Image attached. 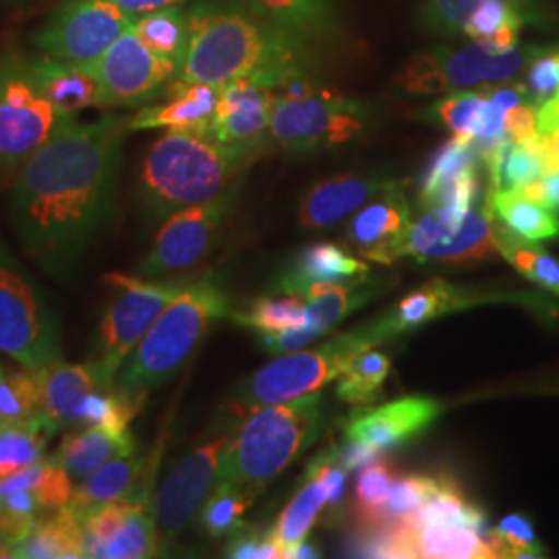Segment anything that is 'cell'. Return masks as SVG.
<instances>
[{
  "instance_id": "cell-1",
  "label": "cell",
  "mask_w": 559,
  "mask_h": 559,
  "mask_svg": "<svg viewBox=\"0 0 559 559\" xmlns=\"http://www.w3.org/2000/svg\"><path fill=\"white\" fill-rule=\"evenodd\" d=\"M127 133L122 117L69 120L21 164L9 218L46 274L69 278L112 218Z\"/></svg>"
},
{
  "instance_id": "cell-2",
  "label": "cell",
  "mask_w": 559,
  "mask_h": 559,
  "mask_svg": "<svg viewBox=\"0 0 559 559\" xmlns=\"http://www.w3.org/2000/svg\"><path fill=\"white\" fill-rule=\"evenodd\" d=\"M187 15L189 40L173 83L222 87L258 73L276 87L299 67L282 32L237 7L200 4Z\"/></svg>"
},
{
  "instance_id": "cell-3",
  "label": "cell",
  "mask_w": 559,
  "mask_h": 559,
  "mask_svg": "<svg viewBox=\"0 0 559 559\" xmlns=\"http://www.w3.org/2000/svg\"><path fill=\"white\" fill-rule=\"evenodd\" d=\"M255 152L233 147L210 131L168 129L141 162L140 200L147 221L233 193Z\"/></svg>"
},
{
  "instance_id": "cell-4",
  "label": "cell",
  "mask_w": 559,
  "mask_h": 559,
  "mask_svg": "<svg viewBox=\"0 0 559 559\" xmlns=\"http://www.w3.org/2000/svg\"><path fill=\"white\" fill-rule=\"evenodd\" d=\"M323 420L318 392L245 415L222 460V480L260 493L316 441Z\"/></svg>"
},
{
  "instance_id": "cell-5",
  "label": "cell",
  "mask_w": 559,
  "mask_h": 559,
  "mask_svg": "<svg viewBox=\"0 0 559 559\" xmlns=\"http://www.w3.org/2000/svg\"><path fill=\"white\" fill-rule=\"evenodd\" d=\"M226 316H230L228 297L216 282L182 286L122 365L117 385L145 394L158 390L179 373L212 325Z\"/></svg>"
},
{
  "instance_id": "cell-6",
  "label": "cell",
  "mask_w": 559,
  "mask_h": 559,
  "mask_svg": "<svg viewBox=\"0 0 559 559\" xmlns=\"http://www.w3.org/2000/svg\"><path fill=\"white\" fill-rule=\"evenodd\" d=\"M378 344L380 340L371 323H365L353 332L323 342L318 348L282 355L240 381L230 399V408L237 417H245L261 406L318 392L325 383L338 380L346 365L359 353Z\"/></svg>"
},
{
  "instance_id": "cell-7",
  "label": "cell",
  "mask_w": 559,
  "mask_h": 559,
  "mask_svg": "<svg viewBox=\"0 0 559 559\" xmlns=\"http://www.w3.org/2000/svg\"><path fill=\"white\" fill-rule=\"evenodd\" d=\"M362 131L359 104L320 87L300 67L274 87L270 135L290 152H311L323 145L355 140Z\"/></svg>"
},
{
  "instance_id": "cell-8",
  "label": "cell",
  "mask_w": 559,
  "mask_h": 559,
  "mask_svg": "<svg viewBox=\"0 0 559 559\" xmlns=\"http://www.w3.org/2000/svg\"><path fill=\"white\" fill-rule=\"evenodd\" d=\"M0 353L40 369L59 359V320L38 284L0 240Z\"/></svg>"
},
{
  "instance_id": "cell-9",
  "label": "cell",
  "mask_w": 559,
  "mask_h": 559,
  "mask_svg": "<svg viewBox=\"0 0 559 559\" xmlns=\"http://www.w3.org/2000/svg\"><path fill=\"white\" fill-rule=\"evenodd\" d=\"M78 117L62 115L46 98L27 57H0V168H20L60 127Z\"/></svg>"
},
{
  "instance_id": "cell-10",
  "label": "cell",
  "mask_w": 559,
  "mask_h": 559,
  "mask_svg": "<svg viewBox=\"0 0 559 559\" xmlns=\"http://www.w3.org/2000/svg\"><path fill=\"white\" fill-rule=\"evenodd\" d=\"M104 280L115 295L98 328V360L112 376H119L122 365L145 332L182 290V284L175 280L143 278L140 274L131 276L120 272L106 274Z\"/></svg>"
},
{
  "instance_id": "cell-11",
  "label": "cell",
  "mask_w": 559,
  "mask_h": 559,
  "mask_svg": "<svg viewBox=\"0 0 559 559\" xmlns=\"http://www.w3.org/2000/svg\"><path fill=\"white\" fill-rule=\"evenodd\" d=\"M524 64V52L500 48L491 40H477L462 50H429L408 60L400 73L402 90L411 94L462 92L477 85L512 80Z\"/></svg>"
},
{
  "instance_id": "cell-12",
  "label": "cell",
  "mask_w": 559,
  "mask_h": 559,
  "mask_svg": "<svg viewBox=\"0 0 559 559\" xmlns=\"http://www.w3.org/2000/svg\"><path fill=\"white\" fill-rule=\"evenodd\" d=\"M233 433H218L193 448L164 475L154 491L152 510L158 524L162 551L189 528L210 493L222 480V460Z\"/></svg>"
},
{
  "instance_id": "cell-13",
  "label": "cell",
  "mask_w": 559,
  "mask_h": 559,
  "mask_svg": "<svg viewBox=\"0 0 559 559\" xmlns=\"http://www.w3.org/2000/svg\"><path fill=\"white\" fill-rule=\"evenodd\" d=\"M133 17L110 0H64L34 36L41 55L96 64Z\"/></svg>"
},
{
  "instance_id": "cell-14",
  "label": "cell",
  "mask_w": 559,
  "mask_h": 559,
  "mask_svg": "<svg viewBox=\"0 0 559 559\" xmlns=\"http://www.w3.org/2000/svg\"><path fill=\"white\" fill-rule=\"evenodd\" d=\"M498 253V224L489 205L466 212L452 207L427 210L423 218L411 224L402 249V258L448 263L491 260Z\"/></svg>"
},
{
  "instance_id": "cell-15",
  "label": "cell",
  "mask_w": 559,
  "mask_h": 559,
  "mask_svg": "<svg viewBox=\"0 0 559 559\" xmlns=\"http://www.w3.org/2000/svg\"><path fill=\"white\" fill-rule=\"evenodd\" d=\"M235 195L182 207L170 214L156 235L138 274L160 280L195 267L214 249L222 226L230 214Z\"/></svg>"
},
{
  "instance_id": "cell-16",
  "label": "cell",
  "mask_w": 559,
  "mask_h": 559,
  "mask_svg": "<svg viewBox=\"0 0 559 559\" xmlns=\"http://www.w3.org/2000/svg\"><path fill=\"white\" fill-rule=\"evenodd\" d=\"M78 514L85 558L145 559L160 556V535L152 510V498L110 501Z\"/></svg>"
},
{
  "instance_id": "cell-17",
  "label": "cell",
  "mask_w": 559,
  "mask_h": 559,
  "mask_svg": "<svg viewBox=\"0 0 559 559\" xmlns=\"http://www.w3.org/2000/svg\"><path fill=\"white\" fill-rule=\"evenodd\" d=\"M92 67L102 83L104 106L112 108L147 104L177 75V62L152 52L133 32V23Z\"/></svg>"
},
{
  "instance_id": "cell-18",
  "label": "cell",
  "mask_w": 559,
  "mask_h": 559,
  "mask_svg": "<svg viewBox=\"0 0 559 559\" xmlns=\"http://www.w3.org/2000/svg\"><path fill=\"white\" fill-rule=\"evenodd\" d=\"M218 102L210 133L216 140L258 152L270 131L274 108V85L258 73L242 75L218 87Z\"/></svg>"
},
{
  "instance_id": "cell-19",
  "label": "cell",
  "mask_w": 559,
  "mask_h": 559,
  "mask_svg": "<svg viewBox=\"0 0 559 559\" xmlns=\"http://www.w3.org/2000/svg\"><path fill=\"white\" fill-rule=\"evenodd\" d=\"M41 369V429L55 438L67 427L80 425L81 411L87 399L117 383L102 360L64 362L50 360Z\"/></svg>"
},
{
  "instance_id": "cell-20",
  "label": "cell",
  "mask_w": 559,
  "mask_h": 559,
  "mask_svg": "<svg viewBox=\"0 0 559 559\" xmlns=\"http://www.w3.org/2000/svg\"><path fill=\"white\" fill-rule=\"evenodd\" d=\"M441 411L440 402L427 396L385 402L344 420V440L360 441L378 452H390L425 433L438 420Z\"/></svg>"
},
{
  "instance_id": "cell-21",
  "label": "cell",
  "mask_w": 559,
  "mask_h": 559,
  "mask_svg": "<svg viewBox=\"0 0 559 559\" xmlns=\"http://www.w3.org/2000/svg\"><path fill=\"white\" fill-rule=\"evenodd\" d=\"M411 224V207L396 185L360 207L346 228V245L365 260L390 265L402 258Z\"/></svg>"
},
{
  "instance_id": "cell-22",
  "label": "cell",
  "mask_w": 559,
  "mask_h": 559,
  "mask_svg": "<svg viewBox=\"0 0 559 559\" xmlns=\"http://www.w3.org/2000/svg\"><path fill=\"white\" fill-rule=\"evenodd\" d=\"M392 187H396L392 180L357 175L321 180L300 201L299 222L305 228H328L357 214L362 205Z\"/></svg>"
},
{
  "instance_id": "cell-23",
  "label": "cell",
  "mask_w": 559,
  "mask_h": 559,
  "mask_svg": "<svg viewBox=\"0 0 559 559\" xmlns=\"http://www.w3.org/2000/svg\"><path fill=\"white\" fill-rule=\"evenodd\" d=\"M27 62L34 78L40 83L41 92L62 115L78 117L81 110L104 106V92L94 67L67 62L48 55L27 57Z\"/></svg>"
},
{
  "instance_id": "cell-24",
  "label": "cell",
  "mask_w": 559,
  "mask_h": 559,
  "mask_svg": "<svg viewBox=\"0 0 559 559\" xmlns=\"http://www.w3.org/2000/svg\"><path fill=\"white\" fill-rule=\"evenodd\" d=\"M468 305H473L468 290L445 280L436 278L423 284L415 293L406 295L392 311L373 321L371 328L381 344L383 340L411 332L427 321L438 320L441 316H448Z\"/></svg>"
},
{
  "instance_id": "cell-25",
  "label": "cell",
  "mask_w": 559,
  "mask_h": 559,
  "mask_svg": "<svg viewBox=\"0 0 559 559\" xmlns=\"http://www.w3.org/2000/svg\"><path fill=\"white\" fill-rule=\"evenodd\" d=\"M147 466L150 456H143L140 450L106 462L98 471L75 483L71 506L78 512H87L110 501L154 498L150 483L145 485Z\"/></svg>"
},
{
  "instance_id": "cell-26",
  "label": "cell",
  "mask_w": 559,
  "mask_h": 559,
  "mask_svg": "<svg viewBox=\"0 0 559 559\" xmlns=\"http://www.w3.org/2000/svg\"><path fill=\"white\" fill-rule=\"evenodd\" d=\"M175 98L160 106H147L129 119V131L147 129H193L210 131L221 90L205 83H173Z\"/></svg>"
},
{
  "instance_id": "cell-27",
  "label": "cell",
  "mask_w": 559,
  "mask_h": 559,
  "mask_svg": "<svg viewBox=\"0 0 559 559\" xmlns=\"http://www.w3.org/2000/svg\"><path fill=\"white\" fill-rule=\"evenodd\" d=\"M369 265L334 242H313L305 247L280 278L278 290L302 295L316 282L365 280Z\"/></svg>"
},
{
  "instance_id": "cell-28",
  "label": "cell",
  "mask_w": 559,
  "mask_h": 559,
  "mask_svg": "<svg viewBox=\"0 0 559 559\" xmlns=\"http://www.w3.org/2000/svg\"><path fill=\"white\" fill-rule=\"evenodd\" d=\"M133 452H138V441L131 431L115 433L104 427H80L62 438L52 456L69 471L73 480H81L106 462Z\"/></svg>"
},
{
  "instance_id": "cell-29",
  "label": "cell",
  "mask_w": 559,
  "mask_h": 559,
  "mask_svg": "<svg viewBox=\"0 0 559 559\" xmlns=\"http://www.w3.org/2000/svg\"><path fill=\"white\" fill-rule=\"evenodd\" d=\"M411 558L496 559L498 554L489 537L460 524H423L406 526Z\"/></svg>"
},
{
  "instance_id": "cell-30",
  "label": "cell",
  "mask_w": 559,
  "mask_h": 559,
  "mask_svg": "<svg viewBox=\"0 0 559 559\" xmlns=\"http://www.w3.org/2000/svg\"><path fill=\"white\" fill-rule=\"evenodd\" d=\"M9 558L17 559H80L83 535L78 510L67 503L57 512L41 516L23 539L11 547Z\"/></svg>"
},
{
  "instance_id": "cell-31",
  "label": "cell",
  "mask_w": 559,
  "mask_h": 559,
  "mask_svg": "<svg viewBox=\"0 0 559 559\" xmlns=\"http://www.w3.org/2000/svg\"><path fill=\"white\" fill-rule=\"evenodd\" d=\"M400 524L406 526H423V524H460L477 528L483 535H489L485 531V514L473 501H468L466 493L460 489L459 483L448 477L438 475L433 477V485L419 508L413 512V516Z\"/></svg>"
},
{
  "instance_id": "cell-32",
  "label": "cell",
  "mask_w": 559,
  "mask_h": 559,
  "mask_svg": "<svg viewBox=\"0 0 559 559\" xmlns=\"http://www.w3.org/2000/svg\"><path fill=\"white\" fill-rule=\"evenodd\" d=\"M493 216L520 239L543 240L559 237V218L537 201L522 198L519 191H493L487 201Z\"/></svg>"
},
{
  "instance_id": "cell-33",
  "label": "cell",
  "mask_w": 559,
  "mask_h": 559,
  "mask_svg": "<svg viewBox=\"0 0 559 559\" xmlns=\"http://www.w3.org/2000/svg\"><path fill=\"white\" fill-rule=\"evenodd\" d=\"M0 487L23 489L38 501L44 514L57 512L71 503L75 480L55 456L41 459L15 475L0 479Z\"/></svg>"
},
{
  "instance_id": "cell-34",
  "label": "cell",
  "mask_w": 559,
  "mask_h": 559,
  "mask_svg": "<svg viewBox=\"0 0 559 559\" xmlns=\"http://www.w3.org/2000/svg\"><path fill=\"white\" fill-rule=\"evenodd\" d=\"M258 493L240 487L233 480H221L200 512L203 533L212 539L233 537L245 526V514L253 506Z\"/></svg>"
},
{
  "instance_id": "cell-35",
  "label": "cell",
  "mask_w": 559,
  "mask_h": 559,
  "mask_svg": "<svg viewBox=\"0 0 559 559\" xmlns=\"http://www.w3.org/2000/svg\"><path fill=\"white\" fill-rule=\"evenodd\" d=\"M133 32L152 52L175 60L179 69L189 40V15L179 4L164 7L133 20Z\"/></svg>"
},
{
  "instance_id": "cell-36",
  "label": "cell",
  "mask_w": 559,
  "mask_h": 559,
  "mask_svg": "<svg viewBox=\"0 0 559 559\" xmlns=\"http://www.w3.org/2000/svg\"><path fill=\"white\" fill-rule=\"evenodd\" d=\"M41 369H27L0 376V425H40Z\"/></svg>"
},
{
  "instance_id": "cell-37",
  "label": "cell",
  "mask_w": 559,
  "mask_h": 559,
  "mask_svg": "<svg viewBox=\"0 0 559 559\" xmlns=\"http://www.w3.org/2000/svg\"><path fill=\"white\" fill-rule=\"evenodd\" d=\"M302 297L307 300V323L325 336L336 323L357 311L369 299V293L344 282H316Z\"/></svg>"
},
{
  "instance_id": "cell-38",
  "label": "cell",
  "mask_w": 559,
  "mask_h": 559,
  "mask_svg": "<svg viewBox=\"0 0 559 559\" xmlns=\"http://www.w3.org/2000/svg\"><path fill=\"white\" fill-rule=\"evenodd\" d=\"M325 501H328L325 491H323L320 480L307 477V483L295 493V498L288 501V506L280 512L272 533L282 545L286 558H288L290 549H295L299 543L307 540L313 524L320 519Z\"/></svg>"
},
{
  "instance_id": "cell-39",
  "label": "cell",
  "mask_w": 559,
  "mask_h": 559,
  "mask_svg": "<svg viewBox=\"0 0 559 559\" xmlns=\"http://www.w3.org/2000/svg\"><path fill=\"white\" fill-rule=\"evenodd\" d=\"M230 318L260 336H274L307 323V305L302 295L284 293L280 297L253 300L247 309L230 313Z\"/></svg>"
},
{
  "instance_id": "cell-40",
  "label": "cell",
  "mask_w": 559,
  "mask_h": 559,
  "mask_svg": "<svg viewBox=\"0 0 559 559\" xmlns=\"http://www.w3.org/2000/svg\"><path fill=\"white\" fill-rule=\"evenodd\" d=\"M392 360L373 348H367L359 353L355 359L346 365V369L340 373L338 399L346 404H371L380 396L381 388L390 376Z\"/></svg>"
},
{
  "instance_id": "cell-41",
  "label": "cell",
  "mask_w": 559,
  "mask_h": 559,
  "mask_svg": "<svg viewBox=\"0 0 559 559\" xmlns=\"http://www.w3.org/2000/svg\"><path fill=\"white\" fill-rule=\"evenodd\" d=\"M399 466L390 459L376 460L369 466L360 468L355 498H353V516L359 522L360 528H376L380 519L381 508L388 500L394 483L399 479Z\"/></svg>"
},
{
  "instance_id": "cell-42",
  "label": "cell",
  "mask_w": 559,
  "mask_h": 559,
  "mask_svg": "<svg viewBox=\"0 0 559 559\" xmlns=\"http://www.w3.org/2000/svg\"><path fill=\"white\" fill-rule=\"evenodd\" d=\"M477 160H479V154L475 150L473 140L454 135L452 140L445 141L433 154V160L429 164L425 179L420 182V207L427 210L441 187H445L450 180L459 177L464 168L477 164Z\"/></svg>"
},
{
  "instance_id": "cell-43",
  "label": "cell",
  "mask_w": 559,
  "mask_h": 559,
  "mask_svg": "<svg viewBox=\"0 0 559 559\" xmlns=\"http://www.w3.org/2000/svg\"><path fill=\"white\" fill-rule=\"evenodd\" d=\"M500 253L510 261L522 276L551 290L559 297V261L545 251L528 245V240L520 239L506 226H498Z\"/></svg>"
},
{
  "instance_id": "cell-44",
  "label": "cell",
  "mask_w": 559,
  "mask_h": 559,
  "mask_svg": "<svg viewBox=\"0 0 559 559\" xmlns=\"http://www.w3.org/2000/svg\"><path fill=\"white\" fill-rule=\"evenodd\" d=\"M48 440L40 425H0V479L44 459Z\"/></svg>"
},
{
  "instance_id": "cell-45",
  "label": "cell",
  "mask_w": 559,
  "mask_h": 559,
  "mask_svg": "<svg viewBox=\"0 0 559 559\" xmlns=\"http://www.w3.org/2000/svg\"><path fill=\"white\" fill-rule=\"evenodd\" d=\"M433 477L427 475H400L381 508L376 528L392 526L411 519L413 512L419 508L420 501L429 493Z\"/></svg>"
},
{
  "instance_id": "cell-46",
  "label": "cell",
  "mask_w": 559,
  "mask_h": 559,
  "mask_svg": "<svg viewBox=\"0 0 559 559\" xmlns=\"http://www.w3.org/2000/svg\"><path fill=\"white\" fill-rule=\"evenodd\" d=\"M487 537L498 558H543V549L531 522L520 514L506 516L493 531H489Z\"/></svg>"
},
{
  "instance_id": "cell-47",
  "label": "cell",
  "mask_w": 559,
  "mask_h": 559,
  "mask_svg": "<svg viewBox=\"0 0 559 559\" xmlns=\"http://www.w3.org/2000/svg\"><path fill=\"white\" fill-rule=\"evenodd\" d=\"M487 96L485 92H452L448 98L436 106V117L441 124H445L454 135L473 140L475 127L480 119V112L485 108Z\"/></svg>"
},
{
  "instance_id": "cell-48",
  "label": "cell",
  "mask_w": 559,
  "mask_h": 559,
  "mask_svg": "<svg viewBox=\"0 0 559 559\" xmlns=\"http://www.w3.org/2000/svg\"><path fill=\"white\" fill-rule=\"evenodd\" d=\"M261 15L282 27L305 29L323 17V0H249Z\"/></svg>"
},
{
  "instance_id": "cell-49",
  "label": "cell",
  "mask_w": 559,
  "mask_h": 559,
  "mask_svg": "<svg viewBox=\"0 0 559 559\" xmlns=\"http://www.w3.org/2000/svg\"><path fill=\"white\" fill-rule=\"evenodd\" d=\"M506 25H520L514 2L485 0L471 13V17L464 23L462 32L473 40H489Z\"/></svg>"
},
{
  "instance_id": "cell-50",
  "label": "cell",
  "mask_w": 559,
  "mask_h": 559,
  "mask_svg": "<svg viewBox=\"0 0 559 559\" xmlns=\"http://www.w3.org/2000/svg\"><path fill=\"white\" fill-rule=\"evenodd\" d=\"M346 475L348 471L340 464L336 448L323 450L318 456L309 462L307 466V477L320 480L323 491H325V506L330 508H338L344 501L346 493Z\"/></svg>"
},
{
  "instance_id": "cell-51",
  "label": "cell",
  "mask_w": 559,
  "mask_h": 559,
  "mask_svg": "<svg viewBox=\"0 0 559 559\" xmlns=\"http://www.w3.org/2000/svg\"><path fill=\"white\" fill-rule=\"evenodd\" d=\"M226 558L235 559H282L286 558L274 533L242 526L226 545Z\"/></svg>"
},
{
  "instance_id": "cell-52",
  "label": "cell",
  "mask_w": 559,
  "mask_h": 559,
  "mask_svg": "<svg viewBox=\"0 0 559 559\" xmlns=\"http://www.w3.org/2000/svg\"><path fill=\"white\" fill-rule=\"evenodd\" d=\"M559 87V52H547L539 55L531 62L528 80H526V92L543 104L549 100Z\"/></svg>"
},
{
  "instance_id": "cell-53",
  "label": "cell",
  "mask_w": 559,
  "mask_h": 559,
  "mask_svg": "<svg viewBox=\"0 0 559 559\" xmlns=\"http://www.w3.org/2000/svg\"><path fill=\"white\" fill-rule=\"evenodd\" d=\"M485 0H429V20L443 32H462L471 13ZM514 2V0H508Z\"/></svg>"
},
{
  "instance_id": "cell-54",
  "label": "cell",
  "mask_w": 559,
  "mask_h": 559,
  "mask_svg": "<svg viewBox=\"0 0 559 559\" xmlns=\"http://www.w3.org/2000/svg\"><path fill=\"white\" fill-rule=\"evenodd\" d=\"M503 131L510 138V141L533 140L539 135L537 129V110L531 104H519L510 110H506L503 117Z\"/></svg>"
},
{
  "instance_id": "cell-55",
  "label": "cell",
  "mask_w": 559,
  "mask_h": 559,
  "mask_svg": "<svg viewBox=\"0 0 559 559\" xmlns=\"http://www.w3.org/2000/svg\"><path fill=\"white\" fill-rule=\"evenodd\" d=\"M510 191H519L520 195L526 200L537 201L549 210H558L559 173H543L539 179L528 180L519 189H510Z\"/></svg>"
},
{
  "instance_id": "cell-56",
  "label": "cell",
  "mask_w": 559,
  "mask_h": 559,
  "mask_svg": "<svg viewBox=\"0 0 559 559\" xmlns=\"http://www.w3.org/2000/svg\"><path fill=\"white\" fill-rule=\"evenodd\" d=\"M336 454H338L340 464L353 473V471H359L369 466L371 462L381 459V452L360 443V441L344 440V443L336 448Z\"/></svg>"
},
{
  "instance_id": "cell-57",
  "label": "cell",
  "mask_w": 559,
  "mask_h": 559,
  "mask_svg": "<svg viewBox=\"0 0 559 559\" xmlns=\"http://www.w3.org/2000/svg\"><path fill=\"white\" fill-rule=\"evenodd\" d=\"M537 145L545 173H559V129L539 133Z\"/></svg>"
},
{
  "instance_id": "cell-58",
  "label": "cell",
  "mask_w": 559,
  "mask_h": 559,
  "mask_svg": "<svg viewBox=\"0 0 559 559\" xmlns=\"http://www.w3.org/2000/svg\"><path fill=\"white\" fill-rule=\"evenodd\" d=\"M110 2H115L124 13H129L135 20L140 15L158 11V9H164V7L180 4L182 0H110Z\"/></svg>"
},
{
  "instance_id": "cell-59",
  "label": "cell",
  "mask_w": 559,
  "mask_h": 559,
  "mask_svg": "<svg viewBox=\"0 0 559 559\" xmlns=\"http://www.w3.org/2000/svg\"><path fill=\"white\" fill-rule=\"evenodd\" d=\"M537 129L539 133H549L559 129V87L549 100L540 104L537 110Z\"/></svg>"
},
{
  "instance_id": "cell-60",
  "label": "cell",
  "mask_w": 559,
  "mask_h": 559,
  "mask_svg": "<svg viewBox=\"0 0 559 559\" xmlns=\"http://www.w3.org/2000/svg\"><path fill=\"white\" fill-rule=\"evenodd\" d=\"M320 556V551L313 547V545H309L307 540H302L299 543L295 549H290V554H288V558L293 559H311L318 558Z\"/></svg>"
},
{
  "instance_id": "cell-61",
  "label": "cell",
  "mask_w": 559,
  "mask_h": 559,
  "mask_svg": "<svg viewBox=\"0 0 559 559\" xmlns=\"http://www.w3.org/2000/svg\"><path fill=\"white\" fill-rule=\"evenodd\" d=\"M0 376H2V369H0Z\"/></svg>"
},
{
  "instance_id": "cell-62",
  "label": "cell",
  "mask_w": 559,
  "mask_h": 559,
  "mask_svg": "<svg viewBox=\"0 0 559 559\" xmlns=\"http://www.w3.org/2000/svg\"><path fill=\"white\" fill-rule=\"evenodd\" d=\"M0 2H4V0H0Z\"/></svg>"
}]
</instances>
